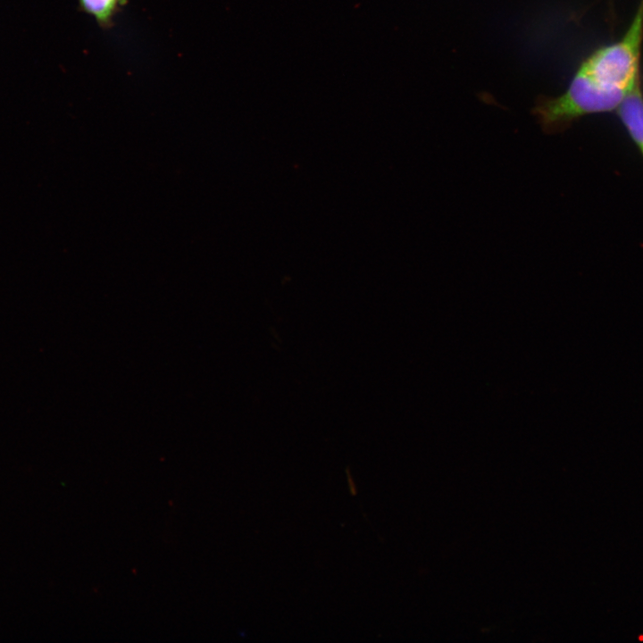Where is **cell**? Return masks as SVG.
Listing matches in <instances>:
<instances>
[{
	"label": "cell",
	"instance_id": "obj_1",
	"mask_svg": "<svg viewBox=\"0 0 643 643\" xmlns=\"http://www.w3.org/2000/svg\"><path fill=\"white\" fill-rule=\"evenodd\" d=\"M642 43L643 0L622 38L585 59L565 93L538 98L532 113L544 131L559 132L584 115L616 110L640 79Z\"/></svg>",
	"mask_w": 643,
	"mask_h": 643
},
{
	"label": "cell",
	"instance_id": "obj_2",
	"mask_svg": "<svg viewBox=\"0 0 643 643\" xmlns=\"http://www.w3.org/2000/svg\"><path fill=\"white\" fill-rule=\"evenodd\" d=\"M629 135L643 155V92L641 79L623 98L616 109Z\"/></svg>",
	"mask_w": 643,
	"mask_h": 643
},
{
	"label": "cell",
	"instance_id": "obj_3",
	"mask_svg": "<svg viewBox=\"0 0 643 643\" xmlns=\"http://www.w3.org/2000/svg\"><path fill=\"white\" fill-rule=\"evenodd\" d=\"M126 0H79V8L92 15L102 28L113 24V17Z\"/></svg>",
	"mask_w": 643,
	"mask_h": 643
}]
</instances>
